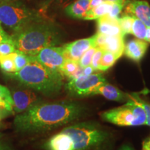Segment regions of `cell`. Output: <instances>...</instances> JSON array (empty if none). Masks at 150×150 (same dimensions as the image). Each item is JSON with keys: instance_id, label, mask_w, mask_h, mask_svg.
Returning <instances> with one entry per match:
<instances>
[{"instance_id": "cell-1", "label": "cell", "mask_w": 150, "mask_h": 150, "mask_svg": "<svg viewBox=\"0 0 150 150\" xmlns=\"http://www.w3.org/2000/svg\"><path fill=\"white\" fill-rule=\"evenodd\" d=\"M83 112V106L73 101L38 102L19 113L14 120V126L21 133L51 130L78 119Z\"/></svg>"}, {"instance_id": "cell-2", "label": "cell", "mask_w": 150, "mask_h": 150, "mask_svg": "<svg viewBox=\"0 0 150 150\" xmlns=\"http://www.w3.org/2000/svg\"><path fill=\"white\" fill-rule=\"evenodd\" d=\"M16 50L31 56L42 49L61 43L62 35L55 25L40 20L11 35Z\"/></svg>"}, {"instance_id": "cell-3", "label": "cell", "mask_w": 150, "mask_h": 150, "mask_svg": "<svg viewBox=\"0 0 150 150\" xmlns=\"http://www.w3.org/2000/svg\"><path fill=\"white\" fill-rule=\"evenodd\" d=\"M10 74L24 86L47 96L59 94L63 85V75L61 72L34 61H31L20 70Z\"/></svg>"}, {"instance_id": "cell-4", "label": "cell", "mask_w": 150, "mask_h": 150, "mask_svg": "<svg viewBox=\"0 0 150 150\" xmlns=\"http://www.w3.org/2000/svg\"><path fill=\"white\" fill-rule=\"evenodd\" d=\"M40 20L42 17L36 11L28 8L19 0L13 2L0 1V22L13 33Z\"/></svg>"}, {"instance_id": "cell-5", "label": "cell", "mask_w": 150, "mask_h": 150, "mask_svg": "<svg viewBox=\"0 0 150 150\" xmlns=\"http://www.w3.org/2000/svg\"><path fill=\"white\" fill-rule=\"evenodd\" d=\"M104 120L118 126H140L146 125L145 110L138 101L134 94L129 95L126 104L101 114Z\"/></svg>"}, {"instance_id": "cell-6", "label": "cell", "mask_w": 150, "mask_h": 150, "mask_svg": "<svg viewBox=\"0 0 150 150\" xmlns=\"http://www.w3.org/2000/svg\"><path fill=\"white\" fill-rule=\"evenodd\" d=\"M70 136L74 150H88L104 142L108 134L91 122L71 125L63 130Z\"/></svg>"}, {"instance_id": "cell-7", "label": "cell", "mask_w": 150, "mask_h": 150, "mask_svg": "<svg viewBox=\"0 0 150 150\" xmlns=\"http://www.w3.org/2000/svg\"><path fill=\"white\" fill-rule=\"evenodd\" d=\"M106 82V79L102 74H82L77 77L70 79L65 88L67 93L72 96H91L98 86Z\"/></svg>"}, {"instance_id": "cell-8", "label": "cell", "mask_w": 150, "mask_h": 150, "mask_svg": "<svg viewBox=\"0 0 150 150\" xmlns=\"http://www.w3.org/2000/svg\"><path fill=\"white\" fill-rule=\"evenodd\" d=\"M30 58L31 61H36L48 68L59 72L66 60L63 47L56 46L42 49Z\"/></svg>"}, {"instance_id": "cell-9", "label": "cell", "mask_w": 150, "mask_h": 150, "mask_svg": "<svg viewBox=\"0 0 150 150\" xmlns=\"http://www.w3.org/2000/svg\"><path fill=\"white\" fill-rule=\"evenodd\" d=\"M93 47H96V34L87 38L80 39L67 43L63 45V47L67 59L78 62L83 54Z\"/></svg>"}, {"instance_id": "cell-10", "label": "cell", "mask_w": 150, "mask_h": 150, "mask_svg": "<svg viewBox=\"0 0 150 150\" xmlns=\"http://www.w3.org/2000/svg\"><path fill=\"white\" fill-rule=\"evenodd\" d=\"M13 112L21 113L28 108L38 103V97L34 92L30 89H17L12 91Z\"/></svg>"}, {"instance_id": "cell-11", "label": "cell", "mask_w": 150, "mask_h": 150, "mask_svg": "<svg viewBox=\"0 0 150 150\" xmlns=\"http://www.w3.org/2000/svg\"><path fill=\"white\" fill-rule=\"evenodd\" d=\"M127 15L138 18L147 27H150V5L145 1L129 0L125 1Z\"/></svg>"}, {"instance_id": "cell-12", "label": "cell", "mask_w": 150, "mask_h": 150, "mask_svg": "<svg viewBox=\"0 0 150 150\" xmlns=\"http://www.w3.org/2000/svg\"><path fill=\"white\" fill-rule=\"evenodd\" d=\"M149 43L140 39H132L125 45L124 53L127 58L134 61L139 62L145 56Z\"/></svg>"}, {"instance_id": "cell-13", "label": "cell", "mask_w": 150, "mask_h": 150, "mask_svg": "<svg viewBox=\"0 0 150 150\" xmlns=\"http://www.w3.org/2000/svg\"><path fill=\"white\" fill-rule=\"evenodd\" d=\"M101 95L105 98L115 102L127 101L129 97V94L123 93L120 90L108 83L107 82L98 86L93 92V95Z\"/></svg>"}, {"instance_id": "cell-14", "label": "cell", "mask_w": 150, "mask_h": 150, "mask_svg": "<svg viewBox=\"0 0 150 150\" xmlns=\"http://www.w3.org/2000/svg\"><path fill=\"white\" fill-rule=\"evenodd\" d=\"M97 33L105 35H122L117 19L109 18L106 15L97 19Z\"/></svg>"}, {"instance_id": "cell-15", "label": "cell", "mask_w": 150, "mask_h": 150, "mask_svg": "<svg viewBox=\"0 0 150 150\" xmlns=\"http://www.w3.org/2000/svg\"><path fill=\"white\" fill-rule=\"evenodd\" d=\"M45 147L47 150H74L70 136L63 131L52 136Z\"/></svg>"}, {"instance_id": "cell-16", "label": "cell", "mask_w": 150, "mask_h": 150, "mask_svg": "<svg viewBox=\"0 0 150 150\" xmlns=\"http://www.w3.org/2000/svg\"><path fill=\"white\" fill-rule=\"evenodd\" d=\"M101 49L111 52L117 59H120L122 56L125 49L124 36L122 35H106L104 43Z\"/></svg>"}, {"instance_id": "cell-17", "label": "cell", "mask_w": 150, "mask_h": 150, "mask_svg": "<svg viewBox=\"0 0 150 150\" xmlns=\"http://www.w3.org/2000/svg\"><path fill=\"white\" fill-rule=\"evenodd\" d=\"M91 0H77L65 8V13L69 16L76 19H83L90 9Z\"/></svg>"}, {"instance_id": "cell-18", "label": "cell", "mask_w": 150, "mask_h": 150, "mask_svg": "<svg viewBox=\"0 0 150 150\" xmlns=\"http://www.w3.org/2000/svg\"><path fill=\"white\" fill-rule=\"evenodd\" d=\"M60 72L68 78L72 79L83 74V68L79 66L77 61L66 59L60 70Z\"/></svg>"}, {"instance_id": "cell-19", "label": "cell", "mask_w": 150, "mask_h": 150, "mask_svg": "<svg viewBox=\"0 0 150 150\" xmlns=\"http://www.w3.org/2000/svg\"><path fill=\"white\" fill-rule=\"evenodd\" d=\"M112 3L108 2V1H104L100 4L97 6L90 9L86 13L83 20H96L101 17H103L108 13L110 11V7H111Z\"/></svg>"}, {"instance_id": "cell-20", "label": "cell", "mask_w": 150, "mask_h": 150, "mask_svg": "<svg viewBox=\"0 0 150 150\" xmlns=\"http://www.w3.org/2000/svg\"><path fill=\"white\" fill-rule=\"evenodd\" d=\"M117 59H118L116 57L115 54L111 53V52L104 51L100 61L99 62L97 70L101 71H106L108 70L110 67H112L115 64Z\"/></svg>"}, {"instance_id": "cell-21", "label": "cell", "mask_w": 150, "mask_h": 150, "mask_svg": "<svg viewBox=\"0 0 150 150\" xmlns=\"http://www.w3.org/2000/svg\"><path fill=\"white\" fill-rule=\"evenodd\" d=\"M0 106L6 108L14 113L11 92L7 88L1 85H0Z\"/></svg>"}, {"instance_id": "cell-22", "label": "cell", "mask_w": 150, "mask_h": 150, "mask_svg": "<svg viewBox=\"0 0 150 150\" xmlns=\"http://www.w3.org/2000/svg\"><path fill=\"white\" fill-rule=\"evenodd\" d=\"M147 27L145 24L143 23L138 18L134 17V20H133L132 27H131V33L134 36H136L138 39L145 40L146 31H147Z\"/></svg>"}, {"instance_id": "cell-23", "label": "cell", "mask_w": 150, "mask_h": 150, "mask_svg": "<svg viewBox=\"0 0 150 150\" xmlns=\"http://www.w3.org/2000/svg\"><path fill=\"white\" fill-rule=\"evenodd\" d=\"M12 56L13 59L15 66H16V72L21 70L31 61L29 56L22 53V52H19L18 50L12 53Z\"/></svg>"}, {"instance_id": "cell-24", "label": "cell", "mask_w": 150, "mask_h": 150, "mask_svg": "<svg viewBox=\"0 0 150 150\" xmlns=\"http://www.w3.org/2000/svg\"><path fill=\"white\" fill-rule=\"evenodd\" d=\"M0 68L6 74L16 72L12 54L0 57Z\"/></svg>"}, {"instance_id": "cell-25", "label": "cell", "mask_w": 150, "mask_h": 150, "mask_svg": "<svg viewBox=\"0 0 150 150\" xmlns=\"http://www.w3.org/2000/svg\"><path fill=\"white\" fill-rule=\"evenodd\" d=\"M133 20H134V17L129 16V15H125L122 18L117 19V22L120 27L122 34L124 36L127 34H131V33Z\"/></svg>"}, {"instance_id": "cell-26", "label": "cell", "mask_w": 150, "mask_h": 150, "mask_svg": "<svg viewBox=\"0 0 150 150\" xmlns=\"http://www.w3.org/2000/svg\"><path fill=\"white\" fill-rule=\"evenodd\" d=\"M16 51V48L13 41L12 40L11 35L8 40L0 43V57L8 55V54L13 53Z\"/></svg>"}, {"instance_id": "cell-27", "label": "cell", "mask_w": 150, "mask_h": 150, "mask_svg": "<svg viewBox=\"0 0 150 150\" xmlns=\"http://www.w3.org/2000/svg\"><path fill=\"white\" fill-rule=\"evenodd\" d=\"M95 50H96V47H93L88 50L83 54V56L81 57L79 61H78V63L81 68H84V67H86L91 65L92 59H93V54L95 53Z\"/></svg>"}, {"instance_id": "cell-28", "label": "cell", "mask_w": 150, "mask_h": 150, "mask_svg": "<svg viewBox=\"0 0 150 150\" xmlns=\"http://www.w3.org/2000/svg\"><path fill=\"white\" fill-rule=\"evenodd\" d=\"M125 4H122L117 3H112L111 7H110V11L106 16L109 17V18L113 19H118L119 18V15L121 13L122 8Z\"/></svg>"}, {"instance_id": "cell-29", "label": "cell", "mask_w": 150, "mask_h": 150, "mask_svg": "<svg viewBox=\"0 0 150 150\" xmlns=\"http://www.w3.org/2000/svg\"><path fill=\"white\" fill-rule=\"evenodd\" d=\"M134 96L136 97V100L141 104V106L145 110L146 115H147V121H146L145 125L150 126V104H149V103L147 102H145V101L143 100L142 98H140L139 95H138L136 93L134 94Z\"/></svg>"}, {"instance_id": "cell-30", "label": "cell", "mask_w": 150, "mask_h": 150, "mask_svg": "<svg viewBox=\"0 0 150 150\" xmlns=\"http://www.w3.org/2000/svg\"><path fill=\"white\" fill-rule=\"evenodd\" d=\"M104 50H103L102 49L99 47H96V50H95V53L93 54V59H92L91 61V66L93 67L94 70H97V67H98V64L99 62L100 61L101 57H102L103 52H104Z\"/></svg>"}, {"instance_id": "cell-31", "label": "cell", "mask_w": 150, "mask_h": 150, "mask_svg": "<svg viewBox=\"0 0 150 150\" xmlns=\"http://www.w3.org/2000/svg\"><path fill=\"white\" fill-rule=\"evenodd\" d=\"M0 150H12L8 143L6 141L2 134H0Z\"/></svg>"}, {"instance_id": "cell-32", "label": "cell", "mask_w": 150, "mask_h": 150, "mask_svg": "<svg viewBox=\"0 0 150 150\" xmlns=\"http://www.w3.org/2000/svg\"><path fill=\"white\" fill-rule=\"evenodd\" d=\"M11 35H9L6 31L4 30L2 26H1V22H0V43L4 42V41L8 40Z\"/></svg>"}, {"instance_id": "cell-33", "label": "cell", "mask_w": 150, "mask_h": 150, "mask_svg": "<svg viewBox=\"0 0 150 150\" xmlns=\"http://www.w3.org/2000/svg\"><path fill=\"white\" fill-rule=\"evenodd\" d=\"M12 114H13V112L10 111L6 108L0 106V120L8 117L10 115H12Z\"/></svg>"}, {"instance_id": "cell-34", "label": "cell", "mask_w": 150, "mask_h": 150, "mask_svg": "<svg viewBox=\"0 0 150 150\" xmlns=\"http://www.w3.org/2000/svg\"><path fill=\"white\" fill-rule=\"evenodd\" d=\"M94 71H95V70L93 68V67H92L91 65H89V66L83 68V74L84 75L91 74H93Z\"/></svg>"}, {"instance_id": "cell-35", "label": "cell", "mask_w": 150, "mask_h": 150, "mask_svg": "<svg viewBox=\"0 0 150 150\" xmlns=\"http://www.w3.org/2000/svg\"><path fill=\"white\" fill-rule=\"evenodd\" d=\"M104 0H91V4H90V9H91V8H94V7L97 6L100 4L104 2Z\"/></svg>"}, {"instance_id": "cell-36", "label": "cell", "mask_w": 150, "mask_h": 150, "mask_svg": "<svg viewBox=\"0 0 150 150\" xmlns=\"http://www.w3.org/2000/svg\"><path fill=\"white\" fill-rule=\"evenodd\" d=\"M142 150H150V139H147L143 142Z\"/></svg>"}, {"instance_id": "cell-37", "label": "cell", "mask_w": 150, "mask_h": 150, "mask_svg": "<svg viewBox=\"0 0 150 150\" xmlns=\"http://www.w3.org/2000/svg\"><path fill=\"white\" fill-rule=\"evenodd\" d=\"M145 40L148 43H150V27L147 28V31H146Z\"/></svg>"}, {"instance_id": "cell-38", "label": "cell", "mask_w": 150, "mask_h": 150, "mask_svg": "<svg viewBox=\"0 0 150 150\" xmlns=\"http://www.w3.org/2000/svg\"><path fill=\"white\" fill-rule=\"evenodd\" d=\"M105 1H108L110 3H117L122 4H125V0H104Z\"/></svg>"}, {"instance_id": "cell-39", "label": "cell", "mask_w": 150, "mask_h": 150, "mask_svg": "<svg viewBox=\"0 0 150 150\" xmlns=\"http://www.w3.org/2000/svg\"><path fill=\"white\" fill-rule=\"evenodd\" d=\"M120 150H134L132 147L129 145H124Z\"/></svg>"}, {"instance_id": "cell-40", "label": "cell", "mask_w": 150, "mask_h": 150, "mask_svg": "<svg viewBox=\"0 0 150 150\" xmlns=\"http://www.w3.org/2000/svg\"><path fill=\"white\" fill-rule=\"evenodd\" d=\"M18 0H0L1 2H13V1H16Z\"/></svg>"}]
</instances>
